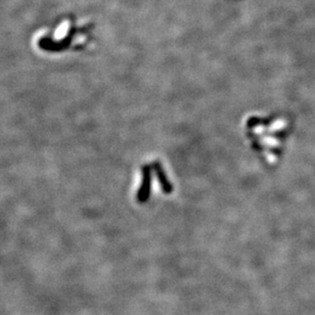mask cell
<instances>
[{
	"label": "cell",
	"mask_w": 315,
	"mask_h": 315,
	"mask_svg": "<svg viewBox=\"0 0 315 315\" xmlns=\"http://www.w3.org/2000/svg\"><path fill=\"white\" fill-rule=\"evenodd\" d=\"M69 27H70V22L68 21H64L62 24L59 26V28L55 30L54 39L55 40H61L63 38H65L68 31H69Z\"/></svg>",
	"instance_id": "6da1fadb"
}]
</instances>
